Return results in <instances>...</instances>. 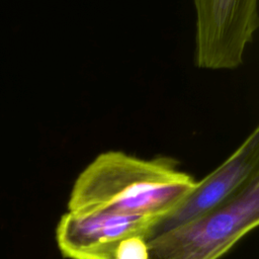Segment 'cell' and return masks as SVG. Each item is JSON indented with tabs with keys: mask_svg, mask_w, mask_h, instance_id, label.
<instances>
[{
	"mask_svg": "<svg viewBox=\"0 0 259 259\" xmlns=\"http://www.w3.org/2000/svg\"><path fill=\"white\" fill-rule=\"evenodd\" d=\"M196 180L168 156L143 159L122 151L96 156L78 175L68 211L162 219L191 192Z\"/></svg>",
	"mask_w": 259,
	"mask_h": 259,
	"instance_id": "obj_1",
	"label": "cell"
},
{
	"mask_svg": "<svg viewBox=\"0 0 259 259\" xmlns=\"http://www.w3.org/2000/svg\"><path fill=\"white\" fill-rule=\"evenodd\" d=\"M258 223L259 174L218 208L148 240V259H221Z\"/></svg>",
	"mask_w": 259,
	"mask_h": 259,
	"instance_id": "obj_2",
	"label": "cell"
},
{
	"mask_svg": "<svg viewBox=\"0 0 259 259\" xmlns=\"http://www.w3.org/2000/svg\"><path fill=\"white\" fill-rule=\"evenodd\" d=\"M194 64L205 70L242 66L259 26L258 0H192Z\"/></svg>",
	"mask_w": 259,
	"mask_h": 259,
	"instance_id": "obj_3",
	"label": "cell"
},
{
	"mask_svg": "<svg viewBox=\"0 0 259 259\" xmlns=\"http://www.w3.org/2000/svg\"><path fill=\"white\" fill-rule=\"evenodd\" d=\"M259 174V127L200 181L170 213L153 227L148 240L210 212L235 196ZM147 240V241H148Z\"/></svg>",
	"mask_w": 259,
	"mask_h": 259,
	"instance_id": "obj_4",
	"label": "cell"
},
{
	"mask_svg": "<svg viewBox=\"0 0 259 259\" xmlns=\"http://www.w3.org/2000/svg\"><path fill=\"white\" fill-rule=\"evenodd\" d=\"M159 221L153 217L67 211L57 225L56 241L68 259H114L121 242L134 237L147 241Z\"/></svg>",
	"mask_w": 259,
	"mask_h": 259,
	"instance_id": "obj_5",
	"label": "cell"
},
{
	"mask_svg": "<svg viewBox=\"0 0 259 259\" xmlns=\"http://www.w3.org/2000/svg\"><path fill=\"white\" fill-rule=\"evenodd\" d=\"M114 259H148V244L144 238L134 237L121 242Z\"/></svg>",
	"mask_w": 259,
	"mask_h": 259,
	"instance_id": "obj_6",
	"label": "cell"
}]
</instances>
